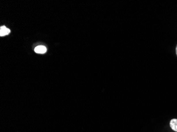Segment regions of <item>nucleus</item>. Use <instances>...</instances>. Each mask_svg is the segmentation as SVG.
<instances>
[{
	"mask_svg": "<svg viewBox=\"0 0 177 132\" xmlns=\"http://www.w3.org/2000/svg\"><path fill=\"white\" fill-rule=\"evenodd\" d=\"M171 128L175 132H177V119H172L170 123Z\"/></svg>",
	"mask_w": 177,
	"mask_h": 132,
	"instance_id": "7ed1b4c3",
	"label": "nucleus"
},
{
	"mask_svg": "<svg viewBox=\"0 0 177 132\" xmlns=\"http://www.w3.org/2000/svg\"><path fill=\"white\" fill-rule=\"evenodd\" d=\"M47 49L46 48L43 46H39L35 48V51L37 53H40V54H43L46 52Z\"/></svg>",
	"mask_w": 177,
	"mask_h": 132,
	"instance_id": "f03ea898",
	"label": "nucleus"
},
{
	"mask_svg": "<svg viewBox=\"0 0 177 132\" xmlns=\"http://www.w3.org/2000/svg\"><path fill=\"white\" fill-rule=\"evenodd\" d=\"M176 55H177V46H176Z\"/></svg>",
	"mask_w": 177,
	"mask_h": 132,
	"instance_id": "20e7f679",
	"label": "nucleus"
},
{
	"mask_svg": "<svg viewBox=\"0 0 177 132\" xmlns=\"http://www.w3.org/2000/svg\"><path fill=\"white\" fill-rule=\"evenodd\" d=\"M10 32L9 29L7 28L6 26H1L0 28V36H4L9 34Z\"/></svg>",
	"mask_w": 177,
	"mask_h": 132,
	"instance_id": "f257e3e1",
	"label": "nucleus"
}]
</instances>
